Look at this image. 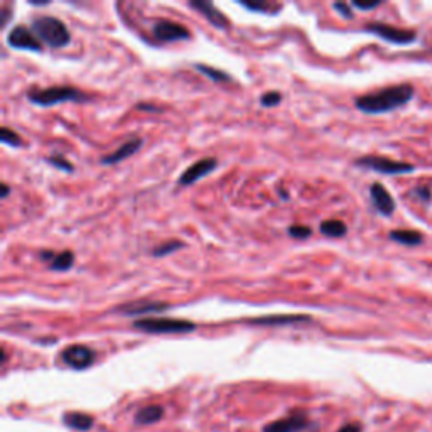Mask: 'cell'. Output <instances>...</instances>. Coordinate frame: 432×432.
Wrapping results in <instances>:
<instances>
[{
  "label": "cell",
  "instance_id": "obj_14",
  "mask_svg": "<svg viewBox=\"0 0 432 432\" xmlns=\"http://www.w3.org/2000/svg\"><path fill=\"white\" fill-rule=\"evenodd\" d=\"M169 309L168 302H156V301H137V302H128V304L119 306V313L126 316H142V314H156L162 313V311Z\"/></svg>",
  "mask_w": 432,
  "mask_h": 432
},
{
  "label": "cell",
  "instance_id": "obj_25",
  "mask_svg": "<svg viewBox=\"0 0 432 432\" xmlns=\"http://www.w3.org/2000/svg\"><path fill=\"white\" fill-rule=\"evenodd\" d=\"M0 140H2L4 144L12 145V147H20V145H22L20 137L15 134L14 130H11V128H7V127H2V130H0Z\"/></svg>",
  "mask_w": 432,
  "mask_h": 432
},
{
  "label": "cell",
  "instance_id": "obj_26",
  "mask_svg": "<svg viewBox=\"0 0 432 432\" xmlns=\"http://www.w3.org/2000/svg\"><path fill=\"white\" fill-rule=\"evenodd\" d=\"M46 161H48V164L54 166V168L61 169V171L73 173V164L68 159H65L63 156H58V154H54V156H49Z\"/></svg>",
  "mask_w": 432,
  "mask_h": 432
},
{
  "label": "cell",
  "instance_id": "obj_3",
  "mask_svg": "<svg viewBox=\"0 0 432 432\" xmlns=\"http://www.w3.org/2000/svg\"><path fill=\"white\" fill-rule=\"evenodd\" d=\"M134 328L144 333L152 335H182L193 333L196 330V324L186 319H174V318H144L137 319Z\"/></svg>",
  "mask_w": 432,
  "mask_h": 432
},
{
  "label": "cell",
  "instance_id": "obj_11",
  "mask_svg": "<svg viewBox=\"0 0 432 432\" xmlns=\"http://www.w3.org/2000/svg\"><path fill=\"white\" fill-rule=\"evenodd\" d=\"M309 427V419L302 412L292 414L289 417L274 421L264 427V432H301Z\"/></svg>",
  "mask_w": 432,
  "mask_h": 432
},
{
  "label": "cell",
  "instance_id": "obj_22",
  "mask_svg": "<svg viewBox=\"0 0 432 432\" xmlns=\"http://www.w3.org/2000/svg\"><path fill=\"white\" fill-rule=\"evenodd\" d=\"M194 69L196 72H199L201 74H205V76L210 78V80H213L215 83H227L230 81V76L225 72H222V69H216V68H211V66L208 65H194Z\"/></svg>",
  "mask_w": 432,
  "mask_h": 432
},
{
  "label": "cell",
  "instance_id": "obj_13",
  "mask_svg": "<svg viewBox=\"0 0 432 432\" xmlns=\"http://www.w3.org/2000/svg\"><path fill=\"white\" fill-rule=\"evenodd\" d=\"M189 6L193 7L194 11H198L203 18H206L208 22L213 24L215 27L218 29L228 27V19L222 14V11L216 9L213 2H208V0H191Z\"/></svg>",
  "mask_w": 432,
  "mask_h": 432
},
{
  "label": "cell",
  "instance_id": "obj_36",
  "mask_svg": "<svg viewBox=\"0 0 432 432\" xmlns=\"http://www.w3.org/2000/svg\"><path fill=\"white\" fill-rule=\"evenodd\" d=\"M0 189H2V198H7L11 194V188H9V184H6V182H2V186H0Z\"/></svg>",
  "mask_w": 432,
  "mask_h": 432
},
{
  "label": "cell",
  "instance_id": "obj_15",
  "mask_svg": "<svg viewBox=\"0 0 432 432\" xmlns=\"http://www.w3.org/2000/svg\"><path fill=\"white\" fill-rule=\"evenodd\" d=\"M311 321L309 316L304 314H277V316H262V318H252L248 323L257 324V326H289V324H297Z\"/></svg>",
  "mask_w": 432,
  "mask_h": 432
},
{
  "label": "cell",
  "instance_id": "obj_6",
  "mask_svg": "<svg viewBox=\"0 0 432 432\" xmlns=\"http://www.w3.org/2000/svg\"><path fill=\"white\" fill-rule=\"evenodd\" d=\"M365 31L370 32V34H375L378 37H382L387 43L393 44H412L415 39H417V32L410 31V29H400L396 26H389V24L384 22H368L365 26Z\"/></svg>",
  "mask_w": 432,
  "mask_h": 432
},
{
  "label": "cell",
  "instance_id": "obj_4",
  "mask_svg": "<svg viewBox=\"0 0 432 432\" xmlns=\"http://www.w3.org/2000/svg\"><path fill=\"white\" fill-rule=\"evenodd\" d=\"M29 100L34 105L53 107L63 102H83V100H86V97L83 91L74 88V86H49V88L29 93Z\"/></svg>",
  "mask_w": 432,
  "mask_h": 432
},
{
  "label": "cell",
  "instance_id": "obj_30",
  "mask_svg": "<svg viewBox=\"0 0 432 432\" xmlns=\"http://www.w3.org/2000/svg\"><path fill=\"white\" fill-rule=\"evenodd\" d=\"M335 9L339 12V14L343 15L344 19H353V11H351V6H348V4H343V2H336L335 4Z\"/></svg>",
  "mask_w": 432,
  "mask_h": 432
},
{
  "label": "cell",
  "instance_id": "obj_7",
  "mask_svg": "<svg viewBox=\"0 0 432 432\" xmlns=\"http://www.w3.org/2000/svg\"><path fill=\"white\" fill-rule=\"evenodd\" d=\"M61 360L73 370L90 368L95 361V353L85 344H69L61 351Z\"/></svg>",
  "mask_w": 432,
  "mask_h": 432
},
{
  "label": "cell",
  "instance_id": "obj_12",
  "mask_svg": "<svg viewBox=\"0 0 432 432\" xmlns=\"http://www.w3.org/2000/svg\"><path fill=\"white\" fill-rule=\"evenodd\" d=\"M370 198H372L373 206H375V210L380 215L390 216L396 211V201H393L392 194H390L389 191L385 189V186L380 184V182H373V184L370 186Z\"/></svg>",
  "mask_w": 432,
  "mask_h": 432
},
{
  "label": "cell",
  "instance_id": "obj_29",
  "mask_svg": "<svg viewBox=\"0 0 432 432\" xmlns=\"http://www.w3.org/2000/svg\"><path fill=\"white\" fill-rule=\"evenodd\" d=\"M412 196L417 198L419 201H422V203H429L432 198V193L427 186H417V188L412 191Z\"/></svg>",
  "mask_w": 432,
  "mask_h": 432
},
{
  "label": "cell",
  "instance_id": "obj_16",
  "mask_svg": "<svg viewBox=\"0 0 432 432\" xmlns=\"http://www.w3.org/2000/svg\"><path fill=\"white\" fill-rule=\"evenodd\" d=\"M140 145H142V139H140V137H134V139L127 140L126 144L120 145L117 151L108 154V156H103L102 164H105V166L119 164V162L126 161L130 156H134V154L140 149Z\"/></svg>",
  "mask_w": 432,
  "mask_h": 432
},
{
  "label": "cell",
  "instance_id": "obj_24",
  "mask_svg": "<svg viewBox=\"0 0 432 432\" xmlns=\"http://www.w3.org/2000/svg\"><path fill=\"white\" fill-rule=\"evenodd\" d=\"M240 6H243L245 9L253 11V12H265V14H274L281 9V6H272L267 2H240Z\"/></svg>",
  "mask_w": 432,
  "mask_h": 432
},
{
  "label": "cell",
  "instance_id": "obj_35",
  "mask_svg": "<svg viewBox=\"0 0 432 432\" xmlns=\"http://www.w3.org/2000/svg\"><path fill=\"white\" fill-rule=\"evenodd\" d=\"M56 255H58V253H54L53 250H43V252H41V259L48 260L49 264H51V262L56 259Z\"/></svg>",
  "mask_w": 432,
  "mask_h": 432
},
{
  "label": "cell",
  "instance_id": "obj_21",
  "mask_svg": "<svg viewBox=\"0 0 432 432\" xmlns=\"http://www.w3.org/2000/svg\"><path fill=\"white\" fill-rule=\"evenodd\" d=\"M74 265V253L72 250H65L58 253L56 259L49 264V269L56 270V272H66Z\"/></svg>",
  "mask_w": 432,
  "mask_h": 432
},
{
  "label": "cell",
  "instance_id": "obj_20",
  "mask_svg": "<svg viewBox=\"0 0 432 432\" xmlns=\"http://www.w3.org/2000/svg\"><path fill=\"white\" fill-rule=\"evenodd\" d=\"M319 230H321L323 235L331 236V238H339V236L346 235L348 228L342 220H326V222L321 223Z\"/></svg>",
  "mask_w": 432,
  "mask_h": 432
},
{
  "label": "cell",
  "instance_id": "obj_34",
  "mask_svg": "<svg viewBox=\"0 0 432 432\" xmlns=\"http://www.w3.org/2000/svg\"><path fill=\"white\" fill-rule=\"evenodd\" d=\"M135 108H137V110H144V112H162V108L149 105V103H139V105H137Z\"/></svg>",
  "mask_w": 432,
  "mask_h": 432
},
{
  "label": "cell",
  "instance_id": "obj_31",
  "mask_svg": "<svg viewBox=\"0 0 432 432\" xmlns=\"http://www.w3.org/2000/svg\"><path fill=\"white\" fill-rule=\"evenodd\" d=\"M380 4H382L380 0H375V2H358V0H355V2H353V7H356V9L360 11H372L377 9Z\"/></svg>",
  "mask_w": 432,
  "mask_h": 432
},
{
  "label": "cell",
  "instance_id": "obj_5",
  "mask_svg": "<svg viewBox=\"0 0 432 432\" xmlns=\"http://www.w3.org/2000/svg\"><path fill=\"white\" fill-rule=\"evenodd\" d=\"M355 164L358 168L370 169V171H375L380 174H387V176H397V174H407L414 173L415 168L412 164H407V162H397L387 157L380 156H365L355 161Z\"/></svg>",
  "mask_w": 432,
  "mask_h": 432
},
{
  "label": "cell",
  "instance_id": "obj_2",
  "mask_svg": "<svg viewBox=\"0 0 432 432\" xmlns=\"http://www.w3.org/2000/svg\"><path fill=\"white\" fill-rule=\"evenodd\" d=\"M31 29L37 36V39L49 48H65L72 39V34H69L63 20L53 18V15L36 18L32 20Z\"/></svg>",
  "mask_w": 432,
  "mask_h": 432
},
{
  "label": "cell",
  "instance_id": "obj_19",
  "mask_svg": "<svg viewBox=\"0 0 432 432\" xmlns=\"http://www.w3.org/2000/svg\"><path fill=\"white\" fill-rule=\"evenodd\" d=\"M162 415H164V409L161 405H147L137 412L135 422L139 426H151V424L161 421Z\"/></svg>",
  "mask_w": 432,
  "mask_h": 432
},
{
  "label": "cell",
  "instance_id": "obj_23",
  "mask_svg": "<svg viewBox=\"0 0 432 432\" xmlns=\"http://www.w3.org/2000/svg\"><path fill=\"white\" fill-rule=\"evenodd\" d=\"M184 247H186L184 242H180V240H171V242L161 243L159 247L154 248L152 255L154 257H166V255H169V253L180 250V248H184Z\"/></svg>",
  "mask_w": 432,
  "mask_h": 432
},
{
  "label": "cell",
  "instance_id": "obj_32",
  "mask_svg": "<svg viewBox=\"0 0 432 432\" xmlns=\"http://www.w3.org/2000/svg\"><path fill=\"white\" fill-rule=\"evenodd\" d=\"M0 18H2L0 19V27H6L7 22H9L12 18V12L9 7H2V9H0Z\"/></svg>",
  "mask_w": 432,
  "mask_h": 432
},
{
  "label": "cell",
  "instance_id": "obj_10",
  "mask_svg": "<svg viewBox=\"0 0 432 432\" xmlns=\"http://www.w3.org/2000/svg\"><path fill=\"white\" fill-rule=\"evenodd\" d=\"M218 168V161L213 159V157H206V159H199L198 162H194L193 166H189L184 173L181 174L180 177V186H191L194 182L206 177L208 174L213 173L215 169Z\"/></svg>",
  "mask_w": 432,
  "mask_h": 432
},
{
  "label": "cell",
  "instance_id": "obj_9",
  "mask_svg": "<svg viewBox=\"0 0 432 432\" xmlns=\"http://www.w3.org/2000/svg\"><path fill=\"white\" fill-rule=\"evenodd\" d=\"M152 36L161 43H174V41L189 39L191 32L181 24L173 22V20L162 19L157 20L152 26Z\"/></svg>",
  "mask_w": 432,
  "mask_h": 432
},
{
  "label": "cell",
  "instance_id": "obj_27",
  "mask_svg": "<svg viewBox=\"0 0 432 432\" xmlns=\"http://www.w3.org/2000/svg\"><path fill=\"white\" fill-rule=\"evenodd\" d=\"M282 102V95L279 91H267V93L262 95L260 98V105L265 108H274L277 107Z\"/></svg>",
  "mask_w": 432,
  "mask_h": 432
},
{
  "label": "cell",
  "instance_id": "obj_17",
  "mask_svg": "<svg viewBox=\"0 0 432 432\" xmlns=\"http://www.w3.org/2000/svg\"><path fill=\"white\" fill-rule=\"evenodd\" d=\"M63 422L76 431H90L93 427V417L85 412H66Z\"/></svg>",
  "mask_w": 432,
  "mask_h": 432
},
{
  "label": "cell",
  "instance_id": "obj_1",
  "mask_svg": "<svg viewBox=\"0 0 432 432\" xmlns=\"http://www.w3.org/2000/svg\"><path fill=\"white\" fill-rule=\"evenodd\" d=\"M412 98L414 86L409 85V83H402V85L387 86V88L363 95V97L356 98L355 105L363 114L378 115L397 110V108L407 105Z\"/></svg>",
  "mask_w": 432,
  "mask_h": 432
},
{
  "label": "cell",
  "instance_id": "obj_33",
  "mask_svg": "<svg viewBox=\"0 0 432 432\" xmlns=\"http://www.w3.org/2000/svg\"><path fill=\"white\" fill-rule=\"evenodd\" d=\"M338 432H363V429H361V426L358 422H351V424H346V426H343Z\"/></svg>",
  "mask_w": 432,
  "mask_h": 432
},
{
  "label": "cell",
  "instance_id": "obj_18",
  "mask_svg": "<svg viewBox=\"0 0 432 432\" xmlns=\"http://www.w3.org/2000/svg\"><path fill=\"white\" fill-rule=\"evenodd\" d=\"M389 236L390 240H393V242L400 245H405V247H417L424 240L422 234H419V231L415 230H393L390 231Z\"/></svg>",
  "mask_w": 432,
  "mask_h": 432
},
{
  "label": "cell",
  "instance_id": "obj_8",
  "mask_svg": "<svg viewBox=\"0 0 432 432\" xmlns=\"http://www.w3.org/2000/svg\"><path fill=\"white\" fill-rule=\"evenodd\" d=\"M7 44L14 49H22V51H43V43L37 39V36L32 32V29L26 26H15L7 34Z\"/></svg>",
  "mask_w": 432,
  "mask_h": 432
},
{
  "label": "cell",
  "instance_id": "obj_28",
  "mask_svg": "<svg viewBox=\"0 0 432 432\" xmlns=\"http://www.w3.org/2000/svg\"><path fill=\"white\" fill-rule=\"evenodd\" d=\"M288 234L292 236V238L304 240V238H307V236H311L313 230H311L309 227H304V225H292V227H289Z\"/></svg>",
  "mask_w": 432,
  "mask_h": 432
}]
</instances>
